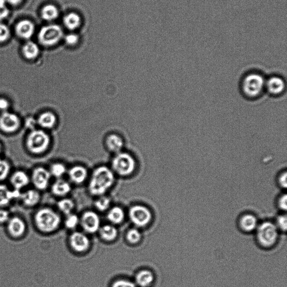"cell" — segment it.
<instances>
[{
  "label": "cell",
  "instance_id": "1",
  "mask_svg": "<svg viewBox=\"0 0 287 287\" xmlns=\"http://www.w3.org/2000/svg\"><path fill=\"white\" fill-rule=\"evenodd\" d=\"M266 81L265 77L260 72H248L241 83V89L244 96L250 99L261 97L266 91Z\"/></svg>",
  "mask_w": 287,
  "mask_h": 287
},
{
  "label": "cell",
  "instance_id": "2",
  "mask_svg": "<svg viewBox=\"0 0 287 287\" xmlns=\"http://www.w3.org/2000/svg\"><path fill=\"white\" fill-rule=\"evenodd\" d=\"M115 181L113 172L107 167H100L93 172L89 184L90 194L95 196L103 195L112 186Z\"/></svg>",
  "mask_w": 287,
  "mask_h": 287
},
{
  "label": "cell",
  "instance_id": "3",
  "mask_svg": "<svg viewBox=\"0 0 287 287\" xmlns=\"http://www.w3.org/2000/svg\"><path fill=\"white\" fill-rule=\"evenodd\" d=\"M34 221L39 231L44 233H51L60 226L61 218L52 209L43 208L36 213Z\"/></svg>",
  "mask_w": 287,
  "mask_h": 287
},
{
  "label": "cell",
  "instance_id": "4",
  "mask_svg": "<svg viewBox=\"0 0 287 287\" xmlns=\"http://www.w3.org/2000/svg\"><path fill=\"white\" fill-rule=\"evenodd\" d=\"M279 230L275 223L266 221L259 224L256 230L258 243L264 248H271L279 238Z\"/></svg>",
  "mask_w": 287,
  "mask_h": 287
},
{
  "label": "cell",
  "instance_id": "5",
  "mask_svg": "<svg viewBox=\"0 0 287 287\" xmlns=\"http://www.w3.org/2000/svg\"><path fill=\"white\" fill-rule=\"evenodd\" d=\"M50 139L46 133L41 130H33L27 137L26 146L29 151L34 154H41L49 147Z\"/></svg>",
  "mask_w": 287,
  "mask_h": 287
},
{
  "label": "cell",
  "instance_id": "6",
  "mask_svg": "<svg viewBox=\"0 0 287 287\" xmlns=\"http://www.w3.org/2000/svg\"><path fill=\"white\" fill-rule=\"evenodd\" d=\"M112 168L117 174L129 176L135 170V161L130 154L126 153H118L112 161Z\"/></svg>",
  "mask_w": 287,
  "mask_h": 287
},
{
  "label": "cell",
  "instance_id": "7",
  "mask_svg": "<svg viewBox=\"0 0 287 287\" xmlns=\"http://www.w3.org/2000/svg\"><path fill=\"white\" fill-rule=\"evenodd\" d=\"M63 32L60 26L57 25H48L42 27L39 31V42L44 46H52L61 39Z\"/></svg>",
  "mask_w": 287,
  "mask_h": 287
},
{
  "label": "cell",
  "instance_id": "8",
  "mask_svg": "<svg viewBox=\"0 0 287 287\" xmlns=\"http://www.w3.org/2000/svg\"><path fill=\"white\" fill-rule=\"evenodd\" d=\"M129 217L132 223L139 227H143L151 221V212L147 207L136 205L131 207L129 211Z\"/></svg>",
  "mask_w": 287,
  "mask_h": 287
},
{
  "label": "cell",
  "instance_id": "9",
  "mask_svg": "<svg viewBox=\"0 0 287 287\" xmlns=\"http://www.w3.org/2000/svg\"><path fill=\"white\" fill-rule=\"evenodd\" d=\"M21 122L16 114L6 111L0 115V130L7 133H14L19 129Z\"/></svg>",
  "mask_w": 287,
  "mask_h": 287
},
{
  "label": "cell",
  "instance_id": "10",
  "mask_svg": "<svg viewBox=\"0 0 287 287\" xmlns=\"http://www.w3.org/2000/svg\"><path fill=\"white\" fill-rule=\"evenodd\" d=\"M286 89V81L281 76L272 75L266 79V91L272 96H280L284 93Z\"/></svg>",
  "mask_w": 287,
  "mask_h": 287
},
{
  "label": "cell",
  "instance_id": "11",
  "mask_svg": "<svg viewBox=\"0 0 287 287\" xmlns=\"http://www.w3.org/2000/svg\"><path fill=\"white\" fill-rule=\"evenodd\" d=\"M81 224L86 232L93 234L99 229L100 219L97 213L92 211L86 212L81 217Z\"/></svg>",
  "mask_w": 287,
  "mask_h": 287
},
{
  "label": "cell",
  "instance_id": "12",
  "mask_svg": "<svg viewBox=\"0 0 287 287\" xmlns=\"http://www.w3.org/2000/svg\"><path fill=\"white\" fill-rule=\"evenodd\" d=\"M51 177L50 172L43 167L36 168L32 173L31 180L36 189L43 190L48 186Z\"/></svg>",
  "mask_w": 287,
  "mask_h": 287
},
{
  "label": "cell",
  "instance_id": "13",
  "mask_svg": "<svg viewBox=\"0 0 287 287\" xmlns=\"http://www.w3.org/2000/svg\"><path fill=\"white\" fill-rule=\"evenodd\" d=\"M35 30L34 22L28 19L19 21L15 27V33L18 37L29 40L33 36Z\"/></svg>",
  "mask_w": 287,
  "mask_h": 287
},
{
  "label": "cell",
  "instance_id": "14",
  "mask_svg": "<svg viewBox=\"0 0 287 287\" xmlns=\"http://www.w3.org/2000/svg\"><path fill=\"white\" fill-rule=\"evenodd\" d=\"M71 247L75 252L82 253L87 250L90 247V241L87 236L81 232H74L70 238Z\"/></svg>",
  "mask_w": 287,
  "mask_h": 287
},
{
  "label": "cell",
  "instance_id": "15",
  "mask_svg": "<svg viewBox=\"0 0 287 287\" xmlns=\"http://www.w3.org/2000/svg\"><path fill=\"white\" fill-rule=\"evenodd\" d=\"M7 230L12 236L19 238L25 232V223L19 217H13L7 222Z\"/></svg>",
  "mask_w": 287,
  "mask_h": 287
},
{
  "label": "cell",
  "instance_id": "16",
  "mask_svg": "<svg viewBox=\"0 0 287 287\" xmlns=\"http://www.w3.org/2000/svg\"><path fill=\"white\" fill-rule=\"evenodd\" d=\"M259 225L258 218L252 214H245L239 220L240 229L248 233L256 231Z\"/></svg>",
  "mask_w": 287,
  "mask_h": 287
},
{
  "label": "cell",
  "instance_id": "17",
  "mask_svg": "<svg viewBox=\"0 0 287 287\" xmlns=\"http://www.w3.org/2000/svg\"><path fill=\"white\" fill-rule=\"evenodd\" d=\"M20 195L19 190L11 191L5 185H0V207L6 206L12 199L20 198Z\"/></svg>",
  "mask_w": 287,
  "mask_h": 287
},
{
  "label": "cell",
  "instance_id": "18",
  "mask_svg": "<svg viewBox=\"0 0 287 287\" xmlns=\"http://www.w3.org/2000/svg\"><path fill=\"white\" fill-rule=\"evenodd\" d=\"M22 53L28 60H34L39 56L40 49L38 45L31 40H27L22 45Z\"/></svg>",
  "mask_w": 287,
  "mask_h": 287
},
{
  "label": "cell",
  "instance_id": "19",
  "mask_svg": "<svg viewBox=\"0 0 287 287\" xmlns=\"http://www.w3.org/2000/svg\"><path fill=\"white\" fill-rule=\"evenodd\" d=\"M29 177L25 172L21 171H16L11 177V183L15 190H19L28 185L29 183Z\"/></svg>",
  "mask_w": 287,
  "mask_h": 287
},
{
  "label": "cell",
  "instance_id": "20",
  "mask_svg": "<svg viewBox=\"0 0 287 287\" xmlns=\"http://www.w3.org/2000/svg\"><path fill=\"white\" fill-rule=\"evenodd\" d=\"M154 277L152 272L141 271L135 277L136 284L140 287H148L153 284Z\"/></svg>",
  "mask_w": 287,
  "mask_h": 287
},
{
  "label": "cell",
  "instance_id": "21",
  "mask_svg": "<svg viewBox=\"0 0 287 287\" xmlns=\"http://www.w3.org/2000/svg\"><path fill=\"white\" fill-rule=\"evenodd\" d=\"M56 121V117L53 113L45 112L40 115L36 122L42 128L48 129L55 125Z\"/></svg>",
  "mask_w": 287,
  "mask_h": 287
},
{
  "label": "cell",
  "instance_id": "22",
  "mask_svg": "<svg viewBox=\"0 0 287 287\" xmlns=\"http://www.w3.org/2000/svg\"><path fill=\"white\" fill-rule=\"evenodd\" d=\"M69 175L72 182L76 184H81L85 180L88 172L83 167L75 166L71 168Z\"/></svg>",
  "mask_w": 287,
  "mask_h": 287
},
{
  "label": "cell",
  "instance_id": "23",
  "mask_svg": "<svg viewBox=\"0 0 287 287\" xmlns=\"http://www.w3.org/2000/svg\"><path fill=\"white\" fill-rule=\"evenodd\" d=\"M26 206L33 207L37 204L40 200V195L38 191L29 190L23 194H21L20 197Z\"/></svg>",
  "mask_w": 287,
  "mask_h": 287
},
{
  "label": "cell",
  "instance_id": "24",
  "mask_svg": "<svg viewBox=\"0 0 287 287\" xmlns=\"http://www.w3.org/2000/svg\"><path fill=\"white\" fill-rule=\"evenodd\" d=\"M106 145L108 149L111 151L119 153L124 147V142L119 136L112 134L108 136L106 140Z\"/></svg>",
  "mask_w": 287,
  "mask_h": 287
},
{
  "label": "cell",
  "instance_id": "25",
  "mask_svg": "<svg viewBox=\"0 0 287 287\" xmlns=\"http://www.w3.org/2000/svg\"><path fill=\"white\" fill-rule=\"evenodd\" d=\"M71 187L69 183L65 180H58L53 184L52 191L54 195L61 197L70 192Z\"/></svg>",
  "mask_w": 287,
  "mask_h": 287
},
{
  "label": "cell",
  "instance_id": "26",
  "mask_svg": "<svg viewBox=\"0 0 287 287\" xmlns=\"http://www.w3.org/2000/svg\"><path fill=\"white\" fill-rule=\"evenodd\" d=\"M40 14L43 20L51 21L56 19L58 16V11L55 6L49 4L41 9Z\"/></svg>",
  "mask_w": 287,
  "mask_h": 287
},
{
  "label": "cell",
  "instance_id": "27",
  "mask_svg": "<svg viewBox=\"0 0 287 287\" xmlns=\"http://www.w3.org/2000/svg\"><path fill=\"white\" fill-rule=\"evenodd\" d=\"M108 220L113 224H120L125 218V213L120 207H113L109 211L107 215Z\"/></svg>",
  "mask_w": 287,
  "mask_h": 287
},
{
  "label": "cell",
  "instance_id": "28",
  "mask_svg": "<svg viewBox=\"0 0 287 287\" xmlns=\"http://www.w3.org/2000/svg\"><path fill=\"white\" fill-rule=\"evenodd\" d=\"M99 234L103 240L112 241L117 238L118 232L115 227L105 225L99 230Z\"/></svg>",
  "mask_w": 287,
  "mask_h": 287
},
{
  "label": "cell",
  "instance_id": "29",
  "mask_svg": "<svg viewBox=\"0 0 287 287\" xmlns=\"http://www.w3.org/2000/svg\"><path fill=\"white\" fill-rule=\"evenodd\" d=\"M64 23L68 29L74 30L80 24V18L75 13H70L64 17Z\"/></svg>",
  "mask_w": 287,
  "mask_h": 287
},
{
  "label": "cell",
  "instance_id": "30",
  "mask_svg": "<svg viewBox=\"0 0 287 287\" xmlns=\"http://www.w3.org/2000/svg\"><path fill=\"white\" fill-rule=\"evenodd\" d=\"M58 209L66 215H70L74 207V203L69 199H64L60 200L57 204Z\"/></svg>",
  "mask_w": 287,
  "mask_h": 287
},
{
  "label": "cell",
  "instance_id": "31",
  "mask_svg": "<svg viewBox=\"0 0 287 287\" xmlns=\"http://www.w3.org/2000/svg\"><path fill=\"white\" fill-rule=\"evenodd\" d=\"M141 238H142V235L137 229H132L127 232L126 239L128 242L131 244L138 243Z\"/></svg>",
  "mask_w": 287,
  "mask_h": 287
},
{
  "label": "cell",
  "instance_id": "32",
  "mask_svg": "<svg viewBox=\"0 0 287 287\" xmlns=\"http://www.w3.org/2000/svg\"><path fill=\"white\" fill-rule=\"evenodd\" d=\"M49 172L50 174L59 178L65 174L66 167L61 163H54L52 165Z\"/></svg>",
  "mask_w": 287,
  "mask_h": 287
},
{
  "label": "cell",
  "instance_id": "33",
  "mask_svg": "<svg viewBox=\"0 0 287 287\" xmlns=\"http://www.w3.org/2000/svg\"><path fill=\"white\" fill-rule=\"evenodd\" d=\"M11 36V31L8 27L0 21V43L6 42Z\"/></svg>",
  "mask_w": 287,
  "mask_h": 287
},
{
  "label": "cell",
  "instance_id": "34",
  "mask_svg": "<svg viewBox=\"0 0 287 287\" xmlns=\"http://www.w3.org/2000/svg\"><path fill=\"white\" fill-rule=\"evenodd\" d=\"M111 200L108 198L102 197L100 198L95 203V206L100 211H104L109 207Z\"/></svg>",
  "mask_w": 287,
  "mask_h": 287
},
{
  "label": "cell",
  "instance_id": "35",
  "mask_svg": "<svg viewBox=\"0 0 287 287\" xmlns=\"http://www.w3.org/2000/svg\"><path fill=\"white\" fill-rule=\"evenodd\" d=\"M10 170V167L8 162L0 159V181L6 179Z\"/></svg>",
  "mask_w": 287,
  "mask_h": 287
},
{
  "label": "cell",
  "instance_id": "36",
  "mask_svg": "<svg viewBox=\"0 0 287 287\" xmlns=\"http://www.w3.org/2000/svg\"><path fill=\"white\" fill-rule=\"evenodd\" d=\"M79 222V218L75 215H68L65 222V225L67 229L72 230L75 229Z\"/></svg>",
  "mask_w": 287,
  "mask_h": 287
},
{
  "label": "cell",
  "instance_id": "37",
  "mask_svg": "<svg viewBox=\"0 0 287 287\" xmlns=\"http://www.w3.org/2000/svg\"><path fill=\"white\" fill-rule=\"evenodd\" d=\"M10 13L6 0H0V21L6 19Z\"/></svg>",
  "mask_w": 287,
  "mask_h": 287
},
{
  "label": "cell",
  "instance_id": "38",
  "mask_svg": "<svg viewBox=\"0 0 287 287\" xmlns=\"http://www.w3.org/2000/svg\"><path fill=\"white\" fill-rule=\"evenodd\" d=\"M279 231L286 232L287 226V218L286 215H282L277 217L275 223Z\"/></svg>",
  "mask_w": 287,
  "mask_h": 287
},
{
  "label": "cell",
  "instance_id": "39",
  "mask_svg": "<svg viewBox=\"0 0 287 287\" xmlns=\"http://www.w3.org/2000/svg\"><path fill=\"white\" fill-rule=\"evenodd\" d=\"M112 287H136L133 282L126 280H119L113 284Z\"/></svg>",
  "mask_w": 287,
  "mask_h": 287
},
{
  "label": "cell",
  "instance_id": "40",
  "mask_svg": "<svg viewBox=\"0 0 287 287\" xmlns=\"http://www.w3.org/2000/svg\"><path fill=\"white\" fill-rule=\"evenodd\" d=\"M287 195L284 194L282 195L281 197L278 200V205H279V207L282 211H286L287 210Z\"/></svg>",
  "mask_w": 287,
  "mask_h": 287
},
{
  "label": "cell",
  "instance_id": "41",
  "mask_svg": "<svg viewBox=\"0 0 287 287\" xmlns=\"http://www.w3.org/2000/svg\"><path fill=\"white\" fill-rule=\"evenodd\" d=\"M10 107V103L5 98H0V112L1 113L8 111Z\"/></svg>",
  "mask_w": 287,
  "mask_h": 287
},
{
  "label": "cell",
  "instance_id": "42",
  "mask_svg": "<svg viewBox=\"0 0 287 287\" xmlns=\"http://www.w3.org/2000/svg\"><path fill=\"white\" fill-rule=\"evenodd\" d=\"M287 172L285 171L284 172L281 173L279 177V184L281 188L286 189L287 188Z\"/></svg>",
  "mask_w": 287,
  "mask_h": 287
},
{
  "label": "cell",
  "instance_id": "43",
  "mask_svg": "<svg viewBox=\"0 0 287 287\" xmlns=\"http://www.w3.org/2000/svg\"><path fill=\"white\" fill-rule=\"evenodd\" d=\"M9 213L5 210L0 209V223H4L8 221Z\"/></svg>",
  "mask_w": 287,
  "mask_h": 287
},
{
  "label": "cell",
  "instance_id": "44",
  "mask_svg": "<svg viewBox=\"0 0 287 287\" xmlns=\"http://www.w3.org/2000/svg\"><path fill=\"white\" fill-rule=\"evenodd\" d=\"M66 41L68 44L70 45L75 44L78 41V36L75 34H69L66 37Z\"/></svg>",
  "mask_w": 287,
  "mask_h": 287
},
{
  "label": "cell",
  "instance_id": "45",
  "mask_svg": "<svg viewBox=\"0 0 287 287\" xmlns=\"http://www.w3.org/2000/svg\"><path fill=\"white\" fill-rule=\"evenodd\" d=\"M26 125L29 129H34V127L35 126V120L33 118H30L27 120Z\"/></svg>",
  "mask_w": 287,
  "mask_h": 287
},
{
  "label": "cell",
  "instance_id": "46",
  "mask_svg": "<svg viewBox=\"0 0 287 287\" xmlns=\"http://www.w3.org/2000/svg\"><path fill=\"white\" fill-rule=\"evenodd\" d=\"M22 1H23V0H6L7 4H10L13 6L19 5Z\"/></svg>",
  "mask_w": 287,
  "mask_h": 287
},
{
  "label": "cell",
  "instance_id": "47",
  "mask_svg": "<svg viewBox=\"0 0 287 287\" xmlns=\"http://www.w3.org/2000/svg\"><path fill=\"white\" fill-rule=\"evenodd\" d=\"M1 150H2V146L1 144H0V154H1Z\"/></svg>",
  "mask_w": 287,
  "mask_h": 287
}]
</instances>
